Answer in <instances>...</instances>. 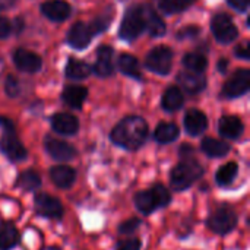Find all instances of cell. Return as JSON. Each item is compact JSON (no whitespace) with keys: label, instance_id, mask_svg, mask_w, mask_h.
Returning <instances> with one entry per match:
<instances>
[{"label":"cell","instance_id":"3957f363","mask_svg":"<svg viewBox=\"0 0 250 250\" xmlns=\"http://www.w3.org/2000/svg\"><path fill=\"white\" fill-rule=\"evenodd\" d=\"M136 209L144 215H151L157 209L166 208L171 204V192L164 185L157 183L146 190H139L133 196Z\"/></svg>","mask_w":250,"mask_h":250},{"label":"cell","instance_id":"b9f144b4","mask_svg":"<svg viewBox=\"0 0 250 250\" xmlns=\"http://www.w3.org/2000/svg\"><path fill=\"white\" fill-rule=\"evenodd\" d=\"M227 67H229V62H227V59H221V60L218 62V70H220L221 73H226Z\"/></svg>","mask_w":250,"mask_h":250},{"label":"cell","instance_id":"ac0fdd59","mask_svg":"<svg viewBox=\"0 0 250 250\" xmlns=\"http://www.w3.org/2000/svg\"><path fill=\"white\" fill-rule=\"evenodd\" d=\"M243 122L236 116H224L218 122V132L223 138L239 139L243 135Z\"/></svg>","mask_w":250,"mask_h":250},{"label":"cell","instance_id":"8d00e7d4","mask_svg":"<svg viewBox=\"0 0 250 250\" xmlns=\"http://www.w3.org/2000/svg\"><path fill=\"white\" fill-rule=\"evenodd\" d=\"M199 34V28L198 26H186L183 29H180L177 32V37L180 40H185V38H193Z\"/></svg>","mask_w":250,"mask_h":250},{"label":"cell","instance_id":"d4e9b609","mask_svg":"<svg viewBox=\"0 0 250 250\" xmlns=\"http://www.w3.org/2000/svg\"><path fill=\"white\" fill-rule=\"evenodd\" d=\"M86 95H88V91L86 88L83 86H78V85H72V86H67L63 94H62V98L63 101L73 107V108H81L83 101L86 100Z\"/></svg>","mask_w":250,"mask_h":250},{"label":"cell","instance_id":"d590c367","mask_svg":"<svg viewBox=\"0 0 250 250\" xmlns=\"http://www.w3.org/2000/svg\"><path fill=\"white\" fill-rule=\"evenodd\" d=\"M110 21H111V15H110V13L101 15V16L97 18V19L94 21V23L91 25L92 32H101V31H104V29L110 25Z\"/></svg>","mask_w":250,"mask_h":250},{"label":"cell","instance_id":"9c48e42d","mask_svg":"<svg viewBox=\"0 0 250 250\" xmlns=\"http://www.w3.org/2000/svg\"><path fill=\"white\" fill-rule=\"evenodd\" d=\"M211 29L217 41L220 42H231L233 40L237 38L239 31L236 25L233 23V19L227 13H218L212 18L211 22Z\"/></svg>","mask_w":250,"mask_h":250},{"label":"cell","instance_id":"9a60e30c","mask_svg":"<svg viewBox=\"0 0 250 250\" xmlns=\"http://www.w3.org/2000/svg\"><path fill=\"white\" fill-rule=\"evenodd\" d=\"M92 34L94 32H92L91 26H88L83 22H76L70 28V31L67 34V41H69V44L73 48L82 50V48H85L89 44V41L92 38Z\"/></svg>","mask_w":250,"mask_h":250},{"label":"cell","instance_id":"484cf974","mask_svg":"<svg viewBox=\"0 0 250 250\" xmlns=\"http://www.w3.org/2000/svg\"><path fill=\"white\" fill-rule=\"evenodd\" d=\"M237 174H239V166H237V163L230 161V163L221 166L217 170V173H215V183L220 188H227V186H230L234 182V179L237 177Z\"/></svg>","mask_w":250,"mask_h":250},{"label":"cell","instance_id":"4316f807","mask_svg":"<svg viewBox=\"0 0 250 250\" xmlns=\"http://www.w3.org/2000/svg\"><path fill=\"white\" fill-rule=\"evenodd\" d=\"M180 135V129L174 123L163 122L157 126L154 132V138L158 144H170L174 142Z\"/></svg>","mask_w":250,"mask_h":250},{"label":"cell","instance_id":"8fae6325","mask_svg":"<svg viewBox=\"0 0 250 250\" xmlns=\"http://www.w3.org/2000/svg\"><path fill=\"white\" fill-rule=\"evenodd\" d=\"M44 146H45L47 154L53 160L60 161V163L72 161L76 157V149L69 142H64L62 139H56V138L47 136L45 142H44Z\"/></svg>","mask_w":250,"mask_h":250},{"label":"cell","instance_id":"8992f818","mask_svg":"<svg viewBox=\"0 0 250 250\" xmlns=\"http://www.w3.org/2000/svg\"><path fill=\"white\" fill-rule=\"evenodd\" d=\"M145 29V22H144V9L142 6H135L130 7L123 21L122 26L119 31V35L125 41H132L139 37V34Z\"/></svg>","mask_w":250,"mask_h":250},{"label":"cell","instance_id":"5bb4252c","mask_svg":"<svg viewBox=\"0 0 250 250\" xmlns=\"http://www.w3.org/2000/svg\"><path fill=\"white\" fill-rule=\"evenodd\" d=\"M51 127L54 132L66 136H72L79 130V120L69 113H57L51 119Z\"/></svg>","mask_w":250,"mask_h":250},{"label":"cell","instance_id":"74e56055","mask_svg":"<svg viewBox=\"0 0 250 250\" xmlns=\"http://www.w3.org/2000/svg\"><path fill=\"white\" fill-rule=\"evenodd\" d=\"M236 56H237L239 59L249 60L250 53H249V42H248V41L242 42V44L236 48Z\"/></svg>","mask_w":250,"mask_h":250},{"label":"cell","instance_id":"ba28073f","mask_svg":"<svg viewBox=\"0 0 250 250\" xmlns=\"http://www.w3.org/2000/svg\"><path fill=\"white\" fill-rule=\"evenodd\" d=\"M0 151L12 163H21L28 157V151L15 135V130H4L0 139Z\"/></svg>","mask_w":250,"mask_h":250},{"label":"cell","instance_id":"e575fe53","mask_svg":"<svg viewBox=\"0 0 250 250\" xmlns=\"http://www.w3.org/2000/svg\"><path fill=\"white\" fill-rule=\"evenodd\" d=\"M4 91L9 97H16L19 94V82L15 76L9 75L4 81Z\"/></svg>","mask_w":250,"mask_h":250},{"label":"cell","instance_id":"6da1fadb","mask_svg":"<svg viewBox=\"0 0 250 250\" xmlns=\"http://www.w3.org/2000/svg\"><path fill=\"white\" fill-rule=\"evenodd\" d=\"M148 138V125L139 116H129L119 122L110 133V139L114 145L127 149H139Z\"/></svg>","mask_w":250,"mask_h":250},{"label":"cell","instance_id":"e0dca14e","mask_svg":"<svg viewBox=\"0 0 250 250\" xmlns=\"http://www.w3.org/2000/svg\"><path fill=\"white\" fill-rule=\"evenodd\" d=\"M41 12L51 21L60 22L69 18L72 9L70 4L63 0H48L41 4Z\"/></svg>","mask_w":250,"mask_h":250},{"label":"cell","instance_id":"cb8c5ba5","mask_svg":"<svg viewBox=\"0 0 250 250\" xmlns=\"http://www.w3.org/2000/svg\"><path fill=\"white\" fill-rule=\"evenodd\" d=\"M201 149L205 155L211 158H223L230 152V145L224 141L214 138H204L201 142Z\"/></svg>","mask_w":250,"mask_h":250},{"label":"cell","instance_id":"2e32d148","mask_svg":"<svg viewBox=\"0 0 250 250\" xmlns=\"http://www.w3.org/2000/svg\"><path fill=\"white\" fill-rule=\"evenodd\" d=\"M208 127V117L201 110H189L185 116V129L190 136L202 135Z\"/></svg>","mask_w":250,"mask_h":250},{"label":"cell","instance_id":"f1b7e54d","mask_svg":"<svg viewBox=\"0 0 250 250\" xmlns=\"http://www.w3.org/2000/svg\"><path fill=\"white\" fill-rule=\"evenodd\" d=\"M119 67L120 70L135 79H141V67H139V62L136 57H133L132 54H122L119 57Z\"/></svg>","mask_w":250,"mask_h":250},{"label":"cell","instance_id":"ab89813d","mask_svg":"<svg viewBox=\"0 0 250 250\" xmlns=\"http://www.w3.org/2000/svg\"><path fill=\"white\" fill-rule=\"evenodd\" d=\"M227 1L233 9H236L239 12H246L249 7V0H227Z\"/></svg>","mask_w":250,"mask_h":250},{"label":"cell","instance_id":"60d3db41","mask_svg":"<svg viewBox=\"0 0 250 250\" xmlns=\"http://www.w3.org/2000/svg\"><path fill=\"white\" fill-rule=\"evenodd\" d=\"M16 0H0V10H4V9H9L15 4Z\"/></svg>","mask_w":250,"mask_h":250},{"label":"cell","instance_id":"52a82bcc","mask_svg":"<svg viewBox=\"0 0 250 250\" xmlns=\"http://www.w3.org/2000/svg\"><path fill=\"white\" fill-rule=\"evenodd\" d=\"M171 63H173V51L166 45H158L152 48L145 60L146 67L158 75H167L171 70Z\"/></svg>","mask_w":250,"mask_h":250},{"label":"cell","instance_id":"5b68a950","mask_svg":"<svg viewBox=\"0 0 250 250\" xmlns=\"http://www.w3.org/2000/svg\"><path fill=\"white\" fill-rule=\"evenodd\" d=\"M34 208L38 217L47 220H60L64 214V208L60 199L45 192H38L34 195Z\"/></svg>","mask_w":250,"mask_h":250},{"label":"cell","instance_id":"7c38bea8","mask_svg":"<svg viewBox=\"0 0 250 250\" xmlns=\"http://www.w3.org/2000/svg\"><path fill=\"white\" fill-rule=\"evenodd\" d=\"M13 63L19 70L28 72V73L38 72L41 69V66H42V62H41L40 56L32 53V51H28L25 48H18L13 53Z\"/></svg>","mask_w":250,"mask_h":250},{"label":"cell","instance_id":"ffe728a7","mask_svg":"<svg viewBox=\"0 0 250 250\" xmlns=\"http://www.w3.org/2000/svg\"><path fill=\"white\" fill-rule=\"evenodd\" d=\"M94 72L98 76H110L113 73V48L108 45H101L97 53V62Z\"/></svg>","mask_w":250,"mask_h":250},{"label":"cell","instance_id":"836d02e7","mask_svg":"<svg viewBox=\"0 0 250 250\" xmlns=\"http://www.w3.org/2000/svg\"><path fill=\"white\" fill-rule=\"evenodd\" d=\"M142 242L138 237H130L125 240H119L114 250H141Z\"/></svg>","mask_w":250,"mask_h":250},{"label":"cell","instance_id":"d6986e66","mask_svg":"<svg viewBox=\"0 0 250 250\" xmlns=\"http://www.w3.org/2000/svg\"><path fill=\"white\" fill-rule=\"evenodd\" d=\"M21 243V233L12 221H0V250L15 249Z\"/></svg>","mask_w":250,"mask_h":250},{"label":"cell","instance_id":"603a6c76","mask_svg":"<svg viewBox=\"0 0 250 250\" xmlns=\"http://www.w3.org/2000/svg\"><path fill=\"white\" fill-rule=\"evenodd\" d=\"M41 176L35 170H25L16 177L15 188L22 192H37L41 188Z\"/></svg>","mask_w":250,"mask_h":250},{"label":"cell","instance_id":"f35d334b","mask_svg":"<svg viewBox=\"0 0 250 250\" xmlns=\"http://www.w3.org/2000/svg\"><path fill=\"white\" fill-rule=\"evenodd\" d=\"M10 29H12L10 22L6 18L0 16V38H6L10 34Z\"/></svg>","mask_w":250,"mask_h":250},{"label":"cell","instance_id":"1f68e13d","mask_svg":"<svg viewBox=\"0 0 250 250\" xmlns=\"http://www.w3.org/2000/svg\"><path fill=\"white\" fill-rule=\"evenodd\" d=\"M195 3V0H161L160 1V9L166 13H179L186 10Z\"/></svg>","mask_w":250,"mask_h":250},{"label":"cell","instance_id":"30bf717a","mask_svg":"<svg viewBox=\"0 0 250 250\" xmlns=\"http://www.w3.org/2000/svg\"><path fill=\"white\" fill-rule=\"evenodd\" d=\"M250 88V70L239 69L223 86V95L227 98H236L248 92Z\"/></svg>","mask_w":250,"mask_h":250},{"label":"cell","instance_id":"f546056e","mask_svg":"<svg viewBox=\"0 0 250 250\" xmlns=\"http://www.w3.org/2000/svg\"><path fill=\"white\" fill-rule=\"evenodd\" d=\"M91 73V67L76 59H69L66 64V76L70 79H85Z\"/></svg>","mask_w":250,"mask_h":250},{"label":"cell","instance_id":"277c9868","mask_svg":"<svg viewBox=\"0 0 250 250\" xmlns=\"http://www.w3.org/2000/svg\"><path fill=\"white\" fill-rule=\"evenodd\" d=\"M237 224H239V215L234 211V208H231L229 204L218 205L215 209L209 212L207 218V227L209 229V231L218 236L230 234L231 231H234Z\"/></svg>","mask_w":250,"mask_h":250},{"label":"cell","instance_id":"83f0119b","mask_svg":"<svg viewBox=\"0 0 250 250\" xmlns=\"http://www.w3.org/2000/svg\"><path fill=\"white\" fill-rule=\"evenodd\" d=\"M183 105V94L177 86H170L163 95V108L166 111H176Z\"/></svg>","mask_w":250,"mask_h":250},{"label":"cell","instance_id":"7402d4cb","mask_svg":"<svg viewBox=\"0 0 250 250\" xmlns=\"http://www.w3.org/2000/svg\"><path fill=\"white\" fill-rule=\"evenodd\" d=\"M177 79H179L180 85L189 94H198L207 86V79L201 73H196V72H190V70L182 72L177 76Z\"/></svg>","mask_w":250,"mask_h":250},{"label":"cell","instance_id":"7a4b0ae2","mask_svg":"<svg viewBox=\"0 0 250 250\" xmlns=\"http://www.w3.org/2000/svg\"><path fill=\"white\" fill-rule=\"evenodd\" d=\"M205 174L204 166L192 157H185L170 171V185L176 192H185L192 188Z\"/></svg>","mask_w":250,"mask_h":250},{"label":"cell","instance_id":"4fadbf2b","mask_svg":"<svg viewBox=\"0 0 250 250\" xmlns=\"http://www.w3.org/2000/svg\"><path fill=\"white\" fill-rule=\"evenodd\" d=\"M48 176H50L51 182L59 189H63V190L70 189L75 185V180H76L75 168H72L69 166H64V164H59V166L51 167L50 171H48Z\"/></svg>","mask_w":250,"mask_h":250},{"label":"cell","instance_id":"44dd1931","mask_svg":"<svg viewBox=\"0 0 250 250\" xmlns=\"http://www.w3.org/2000/svg\"><path fill=\"white\" fill-rule=\"evenodd\" d=\"M144 9V22H145V29L152 35V37H161L166 34V23L164 21L157 15V12L151 6H142Z\"/></svg>","mask_w":250,"mask_h":250},{"label":"cell","instance_id":"4dcf8cb0","mask_svg":"<svg viewBox=\"0 0 250 250\" xmlns=\"http://www.w3.org/2000/svg\"><path fill=\"white\" fill-rule=\"evenodd\" d=\"M183 64L188 67V70L190 72H196V73H202L207 66H208V60L204 54L201 53H189L185 56L183 59Z\"/></svg>","mask_w":250,"mask_h":250},{"label":"cell","instance_id":"d6a6232c","mask_svg":"<svg viewBox=\"0 0 250 250\" xmlns=\"http://www.w3.org/2000/svg\"><path fill=\"white\" fill-rule=\"evenodd\" d=\"M142 226V220L141 218H136V217H132L129 220H125L119 224L117 227V231L120 234H125V236H129V234H133L135 231H138V229Z\"/></svg>","mask_w":250,"mask_h":250}]
</instances>
